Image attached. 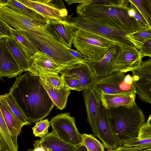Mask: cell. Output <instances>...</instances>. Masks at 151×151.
I'll return each mask as SVG.
<instances>
[{"instance_id":"obj_1","label":"cell","mask_w":151,"mask_h":151,"mask_svg":"<svg viewBox=\"0 0 151 151\" xmlns=\"http://www.w3.org/2000/svg\"><path fill=\"white\" fill-rule=\"evenodd\" d=\"M40 79L38 76L26 72L16 77L9 90L31 124L44 119L55 106Z\"/></svg>"},{"instance_id":"obj_2","label":"cell","mask_w":151,"mask_h":151,"mask_svg":"<svg viewBox=\"0 0 151 151\" xmlns=\"http://www.w3.org/2000/svg\"><path fill=\"white\" fill-rule=\"evenodd\" d=\"M107 109L112 129L120 142V146L137 137L145 117L135 101L130 105Z\"/></svg>"},{"instance_id":"obj_3","label":"cell","mask_w":151,"mask_h":151,"mask_svg":"<svg viewBox=\"0 0 151 151\" xmlns=\"http://www.w3.org/2000/svg\"><path fill=\"white\" fill-rule=\"evenodd\" d=\"M130 6H112L79 4L76 7L78 16L111 21L115 22L127 33L135 32L143 27L134 17L129 15Z\"/></svg>"},{"instance_id":"obj_4","label":"cell","mask_w":151,"mask_h":151,"mask_svg":"<svg viewBox=\"0 0 151 151\" xmlns=\"http://www.w3.org/2000/svg\"><path fill=\"white\" fill-rule=\"evenodd\" d=\"M73 21L78 29L108 39L120 47H134L126 36L128 33L115 22L80 16L73 18Z\"/></svg>"},{"instance_id":"obj_5","label":"cell","mask_w":151,"mask_h":151,"mask_svg":"<svg viewBox=\"0 0 151 151\" xmlns=\"http://www.w3.org/2000/svg\"><path fill=\"white\" fill-rule=\"evenodd\" d=\"M73 44L85 60L89 62L101 59L111 47L116 45L108 39L80 29L76 32Z\"/></svg>"},{"instance_id":"obj_6","label":"cell","mask_w":151,"mask_h":151,"mask_svg":"<svg viewBox=\"0 0 151 151\" xmlns=\"http://www.w3.org/2000/svg\"><path fill=\"white\" fill-rule=\"evenodd\" d=\"M0 19L10 27L20 31L32 32L39 36L58 41L47 30L46 24L35 21L4 4H0Z\"/></svg>"},{"instance_id":"obj_7","label":"cell","mask_w":151,"mask_h":151,"mask_svg":"<svg viewBox=\"0 0 151 151\" xmlns=\"http://www.w3.org/2000/svg\"><path fill=\"white\" fill-rule=\"evenodd\" d=\"M22 32L42 51L61 64L71 65L86 61L75 57L70 52V48L58 41L39 36L32 32Z\"/></svg>"},{"instance_id":"obj_8","label":"cell","mask_w":151,"mask_h":151,"mask_svg":"<svg viewBox=\"0 0 151 151\" xmlns=\"http://www.w3.org/2000/svg\"><path fill=\"white\" fill-rule=\"evenodd\" d=\"M125 77L124 73L115 71L107 77L97 78L92 88L100 96L102 94L128 96L136 94L134 84L126 83Z\"/></svg>"},{"instance_id":"obj_9","label":"cell","mask_w":151,"mask_h":151,"mask_svg":"<svg viewBox=\"0 0 151 151\" xmlns=\"http://www.w3.org/2000/svg\"><path fill=\"white\" fill-rule=\"evenodd\" d=\"M50 122L52 132L62 140L77 146L82 143V134L76 126L75 118L69 113L59 114L52 117Z\"/></svg>"},{"instance_id":"obj_10","label":"cell","mask_w":151,"mask_h":151,"mask_svg":"<svg viewBox=\"0 0 151 151\" xmlns=\"http://www.w3.org/2000/svg\"><path fill=\"white\" fill-rule=\"evenodd\" d=\"M48 19L63 20L69 17L68 12L62 0H18Z\"/></svg>"},{"instance_id":"obj_11","label":"cell","mask_w":151,"mask_h":151,"mask_svg":"<svg viewBox=\"0 0 151 151\" xmlns=\"http://www.w3.org/2000/svg\"><path fill=\"white\" fill-rule=\"evenodd\" d=\"M131 72L139 98L151 105V59L142 61L139 68Z\"/></svg>"},{"instance_id":"obj_12","label":"cell","mask_w":151,"mask_h":151,"mask_svg":"<svg viewBox=\"0 0 151 151\" xmlns=\"http://www.w3.org/2000/svg\"><path fill=\"white\" fill-rule=\"evenodd\" d=\"M63 20L48 19L46 27L58 41L70 48L78 29L75 25L71 16Z\"/></svg>"},{"instance_id":"obj_13","label":"cell","mask_w":151,"mask_h":151,"mask_svg":"<svg viewBox=\"0 0 151 151\" xmlns=\"http://www.w3.org/2000/svg\"><path fill=\"white\" fill-rule=\"evenodd\" d=\"M69 66L58 63L39 50L29 59L27 71L36 75L46 72L59 73L61 70Z\"/></svg>"},{"instance_id":"obj_14","label":"cell","mask_w":151,"mask_h":151,"mask_svg":"<svg viewBox=\"0 0 151 151\" xmlns=\"http://www.w3.org/2000/svg\"><path fill=\"white\" fill-rule=\"evenodd\" d=\"M59 73L79 80L80 84L78 91L92 88L96 78L86 61L69 66L61 70Z\"/></svg>"},{"instance_id":"obj_15","label":"cell","mask_w":151,"mask_h":151,"mask_svg":"<svg viewBox=\"0 0 151 151\" xmlns=\"http://www.w3.org/2000/svg\"><path fill=\"white\" fill-rule=\"evenodd\" d=\"M83 96L87 114V120L90 124L93 135L98 137L101 99L92 88L83 91Z\"/></svg>"},{"instance_id":"obj_16","label":"cell","mask_w":151,"mask_h":151,"mask_svg":"<svg viewBox=\"0 0 151 151\" xmlns=\"http://www.w3.org/2000/svg\"><path fill=\"white\" fill-rule=\"evenodd\" d=\"M142 58L139 50L135 47H120L115 62V71L123 73L132 71L140 66Z\"/></svg>"},{"instance_id":"obj_17","label":"cell","mask_w":151,"mask_h":151,"mask_svg":"<svg viewBox=\"0 0 151 151\" xmlns=\"http://www.w3.org/2000/svg\"><path fill=\"white\" fill-rule=\"evenodd\" d=\"M99 130L98 137L107 150H113L120 145L110 123L107 109L102 106L100 109Z\"/></svg>"},{"instance_id":"obj_18","label":"cell","mask_w":151,"mask_h":151,"mask_svg":"<svg viewBox=\"0 0 151 151\" xmlns=\"http://www.w3.org/2000/svg\"><path fill=\"white\" fill-rule=\"evenodd\" d=\"M120 47L114 45L100 60L86 61L96 78L107 77L116 71L115 62Z\"/></svg>"},{"instance_id":"obj_19","label":"cell","mask_w":151,"mask_h":151,"mask_svg":"<svg viewBox=\"0 0 151 151\" xmlns=\"http://www.w3.org/2000/svg\"><path fill=\"white\" fill-rule=\"evenodd\" d=\"M0 59L1 78L6 77L10 78L17 77L24 71L7 52L1 40Z\"/></svg>"},{"instance_id":"obj_20","label":"cell","mask_w":151,"mask_h":151,"mask_svg":"<svg viewBox=\"0 0 151 151\" xmlns=\"http://www.w3.org/2000/svg\"><path fill=\"white\" fill-rule=\"evenodd\" d=\"M0 111L11 133L13 136L17 137L24 125L12 111L2 95L0 96Z\"/></svg>"},{"instance_id":"obj_21","label":"cell","mask_w":151,"mask_h":151,"mask_svg":"<svg viewBox=\"0 0 151 151\" xmlns=\"http://www.w3.org/2000/svg\"><path fill=\"white\" fill-rule=\"evenodd\" d=\"M40 82L57 109L63 110L66 107L68 97L70 93V90L65 86L59 89L54 88L46 81L41 77Z\"/></svg>"},{"instance_id":"obj_22","label":"cell","mask_w":151,"mask_h":151,"mask_svg":"<svg viewBox=\"0 0 151 151\" xmlns=\"http://www.w3.org/2000/svg\"><path fill=\"white\" fill-rule=\"evenodd\" d=\"M17 138L11 133L0 111V151H19Z\"/></svg>"},{"instance_id":"obj_23","label":"cell","mask_w":151,"mask_h":151,"mask_svg":"<svg viewBox=\"0 0 151 151\" xmlns=\"http://www.w3.org/2000/svg\"><path fill=\"white\" fill-rule=\"evenodd\" d=\"M8 37L18 46L28 60L40 50L36 45L24 36L22 32L11 27Z\"/></svg>"},{"instance_id":"obj_24","label":"cell","mask_w":151,"mask_h":151,"mask_svg":"<svg viewBox=\"0 0 151 151\" xmlns=\"http://www.w3.org/2000/svg\"><path fill=\"white\" fill-rule=\"evenodd\" d=\"M7 52L24 70L27 71L28 59L20 48L10 38L7 37L0 39Z\"/></svg>"},{"instance_id":"obj_25","label":"cell","mask_w":151,"mask_h":151,"mask_svg":"<svg viewBox=\"0 0 151 151\" xmlns=\"http://www.w3.org/2000/svg\"><path fill=\"white\" fill-rule=\"evenodd\" d=\"M40 140L44 147L52 151H74L78 146L65 142L52 131L41 138Z\"/></svg>"},{"instance_id":"obj_26","label":"cell","mask_w":151,"mask_h":151,"mask_svg":"<svg viewBox=\"0 0 151 151\" xmlns=\"http://www.w3.org/2000/svg\"><path fill=\"white\" fill-rule=\"evenodd\" d=\"M136 94L128 96L102 94L100 95L101 105L106 109L130 105L135 101Z\"/></svg>"},{"instance_id":"obj_27","label":"cell","mask_w":151,"mask_h":151,"mask_svg":"<svg viewBox=\"0 0 151 151\" xmlns=\"http://www.w3.org/2000/svg\"><path fill=\"white\" fill-rule=\"evenodd\" d=\"M12 10L31 19L46 24L47 20L34 10L28 8L18 0H8L4 4Z\"/></svg>"},{"instance_id":"obj_28","label":"cell","mask_w":151,"mask_h":151,"mask_svg":"<svg viewBox=\"0 0 151 151\" xmlns=\"http://www.w3.org/2000/svg\"><path fill=\"white\" fill-rule=\"evenodd\" d=\"M126 36L139 50L144 44L151 40V26L145 27L135 32L127 34Z\"/></svg>"},{"instance_id":"obj_29","label":"cell","mask_w":151,"mask_h":151,"mask_svg":"<svg viewBox=\"0 0 151 151\" xmlns=\"http://www.w3.org/2000/svg\"><path fill=\"white\" fill-rule=\"evenodd\" d=\"M2 96L5 99L12 111L24 124V125L31 124L28 121L20 107L12 95L9 92Z\"/></svg>"},{"instance_id":"obj_30","label":"cell","mask_w":151,"mask_h":151,"mask_svg":"<svg viewBox=\"0 0 151 151\" xmlns=\"http://www.w3.org/2000/svg\"><path fill=\"white\" fill-rule=\"evenodd\" d=\"M130 4L135 7L145 17L151 26V0H129Z\"/></svg>"},{"instance_id":"obj_31","label":"cell","mask_w":151,"mask_h":151,"mask_svg":"<svg viewBox=\"0 0 151 151\" xmlns=\"http://www.w3.org/2000/svg\"><path fill=\"white\" fill-rule=\"evenodd\" d=\"M82 144L84 145L88 151H105L104 144L92 134H82Z\"/></svg>"},{"instance_id":"obj_32","label":"cell","mask_w":151,"mask_h":151,"mask_svg":"<svg viewBox=\"0 0 151 151\" xmlns=\"http://www.w3.org/2000/svg\"><path fill=\"white\" fill-rule=\"evenodd\" d=\"M77 3L83 4H92L112 6L124 7L129 5L126 0H78Z\"/></svg>"},{"instance_id":"obj_33","label":"cell","mask_w":151,"mask_h":151,"mask_svg":"<svg viewBox=\"0 0 151 151\" xmlns=\"http://www.w3.org/2000/svg\"><path fill=\"white\" fill-rule=\"evenodd\" d=\"M42 77L54 88L59 89L64 85L63 81L58 73L46 72L37 75Z\"/></svg>"},{"instance_id":"obj_34","label":"cell","mask_w":151,"mask_h":151,"mask_svg":"<svg viewBox=\"0 0 151 151\" xmlns=\"http://www.w3.org/2000/svg\"><path fill=\"white\" fill-rule=\"evenodd\" d=\"M50 126V122L47 119L38 121L32 128L33 134L35 137L41 138L49 133L48 129Z\"/></svg>"},{"instance_id":"obj_35","label":"cell","mask_w":151,"mask_h":151,"mask_svg":"<svg viewBox=\"0 0 151 151\" xmlns=\"http://www.w3.org/2000/svg\"><path fill=\"white\" fill-rule=\"evenodd\" d=\"M123 146L138 147L142 150L151 148V138L140 139L135 137L127 142Z\"/></svg>"},{"instance_id":"obj_36","label":"cell","mask_w":151,"mask_h":151,"mask_svg":"<svg viewBox=\"0 0 151 151\" xmlns=\"http://www.w3.org/2000/svg\"><path fill=\"white\" fill-rule=\"evenodd\" d=\"M64 85L70 90L78 91L80 84L79 80L74 77L64 74H61Z\"/></svg>"},{"instance_id":"obj_37","label":"cell","mask_w":151,"mask_h":151,"mask_svg":"<svg viewBox=\"0 0 151 151\" xmlns=\"http://www.w3.org/2000/svg\"><path fill=\"white\" fill-rule=\"evenodd\" d=\"M137 138L140 139L151 138V125L144 123L140 129Z\"/></svg>"},{"instance_id":"obj_38","label":"cell","mask_w":151,"mask_h":151,"mask_svg":"<svg viewBox=\"0 0 151 151\" xmlns=\"http://www.w3.org/2000/svg\"><path fill=\"white\" fill-rule=\"evenodd\" d=\"M0 38H5L9 36L11 27L0 19Z\"/></svg>"},{"instance_id":"obj_39","label":"cell","mask_w":151,"mask_h":151,"mask_svg":"<svg viewBox=\"0 0 151 151\" xmlns=\"http://www.w3.org/2000/svg\"><path fill=\"white\" fill-rule=\"evenodd\" d=\"M134 11V17L143 27L151 26L144 16L134 6L130 5Z\"/></svg>"},{"instance_id":"obj_40","label":"cell","mask_w":151,"mask_h":151,"mask_svg":"<svg viewBox=\"0 0 151 151\" xmlns=\"http://www.w3.org/2000/svg\"><path fill=\"white\" fill-rule=\"evenodd\" d=\"M139 50L142 58L147 56L151 59V40L144 44Z\"/></svg>"},{"instance_id":"obj_41","label":"cell","mask_w":151,"mask_h":151,"mask_svg":"<svg viewBox=\"0 0 151 151\" xmlns=\"http://www.w3.org/2000/svg\"><path fill=\"white\" fill-rule=\"evenodd\" d=\"M111 151H151V148L142 150L138 147L122 146H119L115 149Z\"/></svg>"},{"instance_id":"obj_42","label":"cell","mask_w":151,"mask_h":151,"mask_svg":"<svg viewBox=\"0 0 151 151\" xmlns=\"http://www.w3.org/2000/svg\"><path fill=\"white\" fill-rule=\"evenodd\" d=\"M33 145L34 148L32 151H46L45 147L39 140H35Z\"/></svg>"},{"instance_id":"obj_43","label":"cell","mask_w":151,"mask_h":151,"mask_svg":"<svg viewBox=\"0 0 151 151\" xmlns=\"http://www.w3.org/2000/svg\"><path fill=\"white\" fill-rule=\"evenodd\" d=\"M69 50L71 54L75 57L81 60H85L83 55L78 50H74L70 48Z\"/></svg>"},{"instance_id":"obj_44","label":"cell","mask_w":151,"mask_h":151,"mask_svg":"<svg viewBox=\"0 0 151 151\" xmlns=\"http://www.w3.org/2000/svg\"><path fill=\"white\" fill-rule=\"evenodd\" d=\"M124 81L126 83L128 84H134L133 77L129 74L125 76Z\"/></svg>"},{"instance_id":"obj_45","label":"cell","mask_w":151,"mask_h":151,"mask_svg":"<svg viewBox=\"0 0 151 151\" xmlns=\"http://www.w3.org/2000/svg\"><path fill=\"white\" fill-rule=\"evenodd\" d=\"M74 151H88L86 147L81 144L78 146Z\"/></svg>"},{"instance_id":"obj_46","label":"cell","mask_w":151,"mask_h":151,"mask_svg":"<svg viewBox=\"0 0 151 151\" xmlns=\"http://www.w3.org/2000/svg\"><path fill=\"white\" fill-rule=\"evenodd\" d=\"M146 122L149 124L151 125V114L148 117V119Z\"/></svg>"},{"instance_id":"obj_47","label":"cell","mask_w":151,"mask_h":151,"mask_svg":"<svg viewBox=\"0 0 151 151\" xmlns=\"http://www.w3.org/2000/svg\"><path fill=\"white\" fill-rule=\"evenodd\" d=\"M46 151H52L51 149L45 147Z\"/></svg>"},{"instance_id":"obj_48","label":"cell","mask_w":151,"mask_h":151,"mask_svg":"<svg viewBox=\"0 0 151 151\" xmlns=\"http://www.w3.org/2000/svg\"><path fill=\"white\" fill-rule=\"evenodd\" d=\"M33 151V149H29L26 151Z\"/></svg>"}]
</instances>
